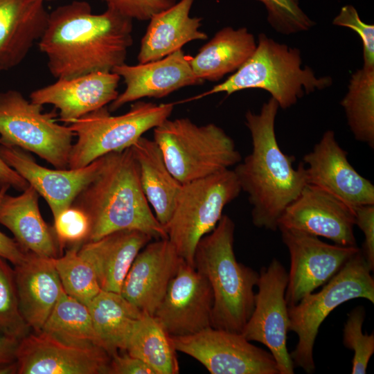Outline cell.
<instances>
[{"instance_id":"24","label":"cell","mask_w":374,"mask_h":374,"mask_svg":"<svg viewBox=\"0 0 374 374\" xmlns=\"http://www.w3.org/2000/svg\"><path fill=\"white\" fill-rule=\"evenodd\" d=\"M52 258L28 252L14 266L20 311L34 332L41 331L63 290Z\"/></svg>"},{"instance_id":"25","label":"cell","mask_w":374,"mask_h":374,"mask_svg":"<svg viewBox=\"0 0 374 374\" xmlns=\"http://www.w3.org/2000/svg\"><path fill=\"white\" fill-rule=\"evenodd\" d=\"M152 239L140 231L121 230L83 243L78 253L93 267L101 290L120 293L134 259Z\"/></svg>"},{"instance_id":"33","label":"cell","mask_w":374,"mask_h":374,"mask_svg":"<svg viewBox=\"0 0 374 374\" xmlns=\"http://www.w3.org/2000/svg\"><path fill=\"white\" fill-rule=\"evenodd\" d=\"M78 249L72 247L52 261L64 291L87 306L101 288L93 267L78 253Z\"/></svg>"},{"instance_id":"29","label":"cell","mask_w":374,"mask_h":374,"mask_svg":"<svg viewBox=\"0 0 374 374\" xmlns=\"http://www.w3.org/2000/svg\"><path fill=\"white\" fill-rule=\"evenodd\" d=\"M94 328L111 356L125 351L130 335L143 312L121 293L100 292L87 305Z\"/></svg>"},{"instance_id":"22","label":"cell","mask_w":374,"mask_h":374,"mask_svg":"<svg viewBox=\"0 0 374 374\" xmlns=\"http://www.w3.org/2000/svg\"><path fill=\"white\" fill-rule=\"evenodd\" d=\"M42 0H0V71L19 65L47 26Z\"/></svg>"},{"instance_id":"7","label":"cell","mask_w":374,"mask_h":374,"mask_svg":"<svg viewBox=\"0 0 374 374\" xmlns=\"http://www.w3.org/2000/svg\"><path fill=\"white\" fill-rule=\"evenodd\" d=\"M371 271L359 249L319 292H312L288 307L289 331H294L298 337L295 349L290 353L294 366L309 374L314 371L315 339L321 324L334 309L358 298L374 303Z\"/></svg>"},{"instance_id":"20","label":"cell","mask_w":374,"mask_h":374,"mask_svg":"<svg viewBox=\"0 0 374 374\" xmlns=\"http://www.w3.org/2000/svg\"><path fill=\"white\" fill-rule=\"evenodd\" d=\"M183 260L168 238L148 242L132 264L121 294L153 315Z\"/></svg>"},{"instance_id":"3","label":"cell","mask_w":374,"mask_h":374,"mask_svg":"<svg viewBox=\"0 0 374 374\" xmlns=\"http://www.w3.org/2000/svg\"><path fill=\"white\" fill-rule=\"evenodd\" d=\"M71 206L89 219L87 242L121 230L140 231L155 240L168 238L143 190L132 147L104 155L99 171Z\"/></svg>"},{"instance_id":"18","label":"cell","mask_w":374,"mask_h":374,"mask_svg":"<svg viewBox=\"0 0 374 374\" xmlns=\"http://www.w3.org/2000/svg\"><path fill=\"white\" fill-rule=\"evenodd\" d=\"M0 157L42 196L49 206L53 220L71 206L103 162V156L80 168L53 170L38 164L25 150L1 144Z\"/></svg>"},{"instance_id":"6","label":"cell","mask_w":374,"mask_h":374,"mask_svg":"<svg viewBox=\"0 0 374 374\" xmlns=\"http://www.w3.org/2000/svg\"><path fill=\"white\" fill-rule=\"evenodd\" d=\"M153 130L169 170L181 184L229 169L242 160L232 138L214 123L168 118Z\"/></svg>"},{"instance_id":"31","label":"cell","mask_w":374,"mask_h":374,"mask_svg":"<svg viewBox=\"0 0 374 374\" xmlns=\"http://www.w3.org/2000/svg\"><path fill=\"white\" fill-rule=\"evenodd\" d=\"M157 374H177L179 367L170 335L152 314L143 312L128 339L125 350Z\"/></svg>"},{"instance_id":"4","label":"cell","mask_w":374,"mask_h":374,"mask_svg":"<svg viewBox=\"0 0 374 374\" xmlns=\"http://www.w3.org/2000/svg\"><path fill=\"white\" fill-rule=\"evenodd\" d=\"M234 232L233 221L222 215L215 228L197 243L194 266L213 291L211 327L241 333L254 308L259 274L236 260Z\"/></svg>"},{"instance_id":"9","label":"cell","mask_w":374,"mask_h":374,"mask_svg":"<svg viewBox=\"0 0 374 374\" xmlns=\"http://www.w3.org/2000/svg\"><path fill=\"white\" fill-rule=\"evenodd\" d=\"M241 191L230 169L182 184L173 213L164 228L168 239L186 263L194 266L197 243L215 228L224 208Z\"/></svg>"},{"instance_id":"19","label":"cell","mask_w":374,"mask_h":374,"mask_svg":"<svg viewBox=\"0 0 374 374\" xmlns=\"http://www.w3.org/2000/svg\"><path fill=\"white\" fill-rule=\"evenodd\" d=\"M190 60V57L179 49L157 60L116 66L112 72L123 79L125 89L109 104V112L143 98H161L181 88L203 84Z\"/></svg>"},{"instance_id":"8","label":"cell","mask_w":374,"mask_h":374,"mask_svg":"<svg viewBox=\"0 0 374 374\" xmlns=\"http://www.w3.org/2000/svg\"><path fill=\"white\" fill-rule=\"evenodd\" d=\"M175 103L137 101L121 115L112 116L107 106L68 124L77 136L69 157L68 168L87 166L112 152L131 147L147 131L170 118Z\"/></svg>"},{"instance_id":"13","label":"cell","mask_w":374,"mask_h":374,"mask_svg":"<svg viewBox=\"0 0 374 374\" xmlns=\"http://www.w3.org/2000/svg\"><path fill=\"white\" fill-rule=\"evenodd\" d=\"M290 256V269L285 291L289 306L328 282L359 251L357 246L330 244L318 236L279 229Z\"/></svg>"},{"instance_id":"43","label":"cell","mask_w":374,"mask_h":374,"mask_svg":"<svg viewBox=\"0 0 374 374\" xmlns=\"http://www.w3.org/2000/svg\"><path fill=\"white\" fill-rule=\"evenodd\" d=\"M29 186L28 181L0 157V188L3 186H8L22 192Z\"/></svg>"},{"instance_id":"23","label":"cell","mask_w":374,"mask_h":374,"mask_svg":"<svg viewBox=\"0 0 374 374\" xmlns=\"http://www.w3.org/2000/svg\"><path fill=\"white\" fill-rule=\"evenodd\" d=\"M39 194L29 186L17 196L6 193L0 202V224L10 231L26 252L46 258L62 255L53 226L43 219Z\"/></svg>"},{"instance_id":"39","label":"cell","mask_w":374,"mask_h":374,"mask_svg":"<svg viewBox=\"0 0 374 374\" xmlns=\"http://www.w3.org/2000/svg\"><path fill=\"white\" fill-rule=\"evenodd\" d=\"M108 8L134 20L148 21L154 15L164 10L177 0H102Z\"/></svg>"},{"instance_id":"41","label":"cell","mask_w":374,"mask_h":374,"mask_svg":"<svg viewBox=\"0 0 374 374\" xmlns=\"http://www.w3.org/2000/svg\"><path fill=\"white\" fill-rule=\"evenodd\" d=\"M111 356L108 374H157V372L141 359L126 351Z\"/></svg>"},{"instance_id":"27","label":"cell","mask_w":374,"mask_h":374,"mask_svg":"<svg viewBox=\"0 0 374 374\" xmlns=\"http://www.w3.org/2000/svg\"><path fill=\"white\" fill-rule=\"evenodd\" d=\"M257 42L247 28L226 26L190 57L195 74L204 82H215L235 72L252 55Z\"/></svg>"},{"instance_id":"10","label":"cell","mask_w":374,"mask_h":374,"mask_svg":"<svg viewBox=\"0 0 374 374\" xmlns=\"http://www.w3.org/2000/svg\"><path fill=\"white\" fill-rule=\"evenodd\" d=\"M55 112L27 100L17 90L0 92V144L31 152L56 169H68L75 136L69 126L60 125Z\"/></svg>"},{"instance_id":"40","label":"cell","mask_w":374,"mask_h":374,"mask_svg":"<svg viewBox=\"0 0 374 374\" xmlns=\"http://www.w3.org/2000/svg\"><path fill=\"white\" fill-rule=\"evenodd\" d=\"M355 224L363 232L364 240L360 249L371 269H374V204L353 208Z\"/></svg>"},{"instance_id":"44","label":"cell","mask_w":374,"mask_h":374,"mask_svg":"<svg viewBox=\"0 0 374 374\" xmlns=\"http://www.w3.org/2000/svg\"><path fill=\"white\" fill-rule=\"evenodd\" d=\"M19 341L15 338L0 335V374L6 367L17 361Z\"/></svg>"},{"instance_id":"14","label":"cell","mask_w":374,"mask_h":374,"mask_svg":"<svg viewBox=\"0 0 374 374\" xmlns=\"http://www.w3.org/2000/svg\"><path fill=\"white\" fill-rule=\"evenodd\" d=\"M213 305L208 280L183 260L153 316L170 336H187L211 326Z\"/></svg>"},{"instance_id":"32","label":"cell","mask_w":374,"mask_h":374,"mask_svg":"<svg viewBox=\"0 0 374 374\" xmlns=\"http://www.w3.org/2000/svg\"><path fill=\"white\" fill-rule=\"evenodd\" d=\"M354 138L374 148V66H364L350 77L341 103Z\"/></svg>"},{"instance_id":"2","label":"cell","mask_w":374,"mask_h":374,"mask_svg":"<svg viewBox=\"0 0 374 374\" xmlns=\"http://www.w3.org/2000/svg\"><path fill=\"white\" fill-rule=\"evenodd\" d=\"M278 108L271 97L259 113L246 112L252 150L233 170L248 195L253 225L271 231L278 229L283 211L307 184L305 164L294 168L295 157L285 154L278 143L274 126Z\"/></svg>"},{"instance_id":"12","label":"cell","mask_w":374,"mask_h":374,"mask_svg":"<svg viewBox=\"0 0 374 374\" xmlns=\"http://www.w3.org/2000/svg\"><path fill=\"white\" fill-rule=\"evenodd\" d=\"M170 337L177 351L192 357L211 374H279L271 353L241 333L211 326L193 335Z\"/></svg>"},{"instance_id":"34","label":"cell","mask_w":374,"mask_h":374,"mask_svg":"<svg viewBox=\"0 0 374 374\" xmlns=\"http://www.w3.org/2000/svg\"><path fill=\"white\" fill-rule=\"evenodd\" d=\"M0 257V335L21 340L31 328L19 308L14 269Z\"/></svg>"},{"instance_id":"21","label":"cell","mask_w":374,"mask_h":374,"mask_svg":"<svg viewBox=\"0 0 374 374\" xmlns=\"http://www.w3.org/2000/svg\"><path fill=\"white\" fill-rule=\"evenodd\" d=\"M121 77L114 72H96L61 78L32 91L30 100L52 105L59 110L60 121L66 124L107 106L118 95Z\"/></svg>"},{"instance_id":"30","label":"cell","mask_w":374,"mask_h":374,"mask_svg":"<svg viewBox=\"0 0 374 374\" xmlns=\"http://www.w3.org/2000/svg\"><path fill=\"white\" fill-rule=\"evenodd\" d=\"M40 332L70 346L104 349L88 307L64 290Z\"/></svg>"},{"instance_id":"17","label":"cell","mask_w":374,"mask_h":374,"mask_svg":"<svg viewBox=\"0 0 374 374\" xmlns=\"http://www.w3.org/2000/svg\"><path fill=\"white\" fill-rule=\"evenodd\" d=\"M111 357L101 348H80L42 332L19 341L17 374H108Z\"/></svg>"},{"instance_id":"36","label":"cell","mask_w":374,"mask_h":374,"mask_svg":"<svg viewBox=\"0 0 374 374\" xmlns=\"http://www.w3.org/2000/svg\"><path fill=\"white\" fill-rule=\"evenodd\" d=\"M265 7L267 21L275 31L292 35L309 30L314 22L303 11L299 0H258Z\"/></svg>"},{"instance_id":"38","label":"cell","mask_w":374,"mask_h":374,"mask_svg":"<svg viewBox=\"0 0 374 374\" xmlns=\"http://www.w3.org/2000/svg\"><path fill=\"white\" fill-rule=\"evenodd\" d=\"M335 26L348 28L360 37L363 46L364 66H374V26L363 22L351 5L341 8L332 20Z\"/></svg>"},{"instance_id":"37","label":"cell","mask_w":374,"mask_h":374,"mask_svg":"<svg viewBox=\"0 0 374 374\" xmlns=\"http://www.w3.org/2000/svg\"><path fill=\"white\" fill-rule=\"evenodd\" d=\"M53 229L61 249L68 244L80 247L87 241L90 224L86 214L74 206L63 211L53 220Z\"/></svg>"},{"instance_id":"42","label":"cell","mask_w":374,"mask_h":374,"mask_svg":"<svg viewBox=\"0 0 374 374\" xmlns=\"http://www.w3.org/2000/svg\"><path fill=\"white\" fill-rule=\"evenodd\" d=\"M9 188L8 186L0 188V202ZM28 252L25 251L14 238L8 237L0 231V257L15 266L23 262Z\"/></svg>"},{"instance_id":"28","label":"cell","mask_w":374,"mask_h":374,"mask_svg":"<svg viewBox=\"0 0 374 374\" xmlns=\"http://www.w3.org/2000/svg\"><path fill=\"white\" fill-rule=\"evenodd\" d=\"M131 147L139 164L144 194L164 226L173 213L182 184L169 170L154 140L142 136Z\"/></svg>"},{"instance_id":"1","label":"cell","mask_w":374,"mask_h":374,"mask_svg":"<svg viewBox=\"0 0 374 374\" xmlns=\"http://www.w3.org/2000/svg\"><path fill=\"white\" fill-rule=\"evenodd\" d=\"M133 20L107 8L94 14L85 1H73L49 13L38 41L56 79L112 72L125 63L133 44Z\"/></svg>"},{"instance_id":"45","label":"cell","mask_w":374,"mask_h":374,"mask_svg":"<svg viewBox=\"0 0 374 374\" xmlns=\"http://www.w3.org/2000/svg\"><path fill=\"white\" fill-rule=\"evenodd\" d=\"M42 1L45 2V1H55V0H42Z\"/></svg>"},{"instance_id":"16","label":"cell","mask_w":374,"mask_h":374,"mask_svg":"<svg viewBox=\"0 0 374 374\" xmlns=\"http://www.w3.org/2000/svg\"><path fill=\"white\" fill-rule=\"evenodd\" d=\"M332 130L326 131L319 141L303 158L307 184L335 195L353 208L374 204V186L359 175L347 159Z\"/></svg>"},{"instance_id":"35","label":"cell","mask_w":374,"mask_h":374,"mask_svg":"<svg viewBox=\"0 0 374 374\" xmlns=\"http://www.w3.org/2000/svg\"><path fill=\"white\" fill-rule=\"evenodd\" d=\"M365 316L364 308L356 307L348 314L343 330V344L354 352L353 374L366 373L368 363L374 353V334L367 335L362 332Z\"/></svg>"},{"instance_id":"11","label":"cell","mask_w":374,"mask_h":374,"mask_svg":"<svg viewBox=\"0 0 374 374\" xmlns=\"http://www.w3.org/2000/svg\"><path fill=\"white\" fill-rule=\"evenodd\" d=\"M288 273L273 259L259 274L253 312L241 334L249 341L265 345L273 355L279 374L294 373V365L287 348L289 331L288 305L285 291Z\"/></svg>"},{"instance_id":"15","label":"cell","mask_w":374,"mask_h":374,"mask_svg":"<svg viewBox=\"0 0 374 374\" xmlns=\"http://www.w3.org/2000/svg\"><path fill=\"white\" fill-rule=\"evenodd\" d=\"M355 225L352 207L330 193L306 184L283 211L278 229L296 230L353 247L357 246Z\"/></svg>"},{"instance_id":"26","label":"cell","mask_w":374,"mask_h":374,"mask_svg":"<svg viewBox=\"0 0 374 374\" xmlns=\"http://www.w3.org/2000/svg\"><path fill=\"white\" fill-rule=\"evenodd\" d=\"M193 3L194 0H180L148 20L137 55L139 63L163 58L188 42L208 38L200 30L202 19L190 16Z\"/></svg>"},{"instance_id":"5","label":"cell","mask_w":374,"mask_h":374,"mask_svg":"<svg viewBox=\"0 0 374 374\" xmlns=\"http://www.w3.org/2000/svg\"><path fill=\"white\" fill-rule=\"evenodd\" d=\"M329 76L317 77L308 66L302 67L301 51L260 33L252 55L225 81L197 96L224 92L229 96L247 89L269 92L279 107L286 109L305 94L331 86Z\"/></svg>"}]
</instances>
